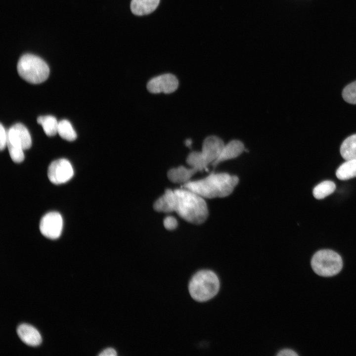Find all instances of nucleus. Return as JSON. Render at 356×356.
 Listing matches in <instances>:
<instances>
[{"label":"nucleus","mask_w":356,"mask_h":356,"mask_svg":"<svg viewBox=\"0 0 356 356\" xmlns=\"http://www.w3.org/2000/svg\"><path fill=\"white\" fill-rule=\"evenodd\" d=\"M224 145L222 139L216 135H210L204 139L201 152L208 166L216 161Z\"/></svg>","instance_id":"nucleus-10"},{"label":"nucleus","mask_w":356,"mask_h":356,"mask_svg":"<svg viewBox=\"0 0 356 356\" xmlns=\"http://www.w3.org/2000/svg\"><path fill=\"white\" fill-rule=\"evenodd\" d=\"M7 145L21 147L24 150L31 147L32 140L30 134L23 124H14L7 131Z\"/></svg>","instance_id":"nucleus-9"},{"label":"nucleus","mask_w":356,"mask_h":356,"mask_svg":"<svg viewBox=\"0 0 356 356\" xmlns=\"http://www.w3.org/2000/svg\"><path fill=\"white\" fill-rule=\"evenodd\" d=\"M163 224L166 229L172 230L175 229L178 227V222L174 217L168 216L164 219Z\"/></svg>","instance_id":"nucleus-24"},{"label":"nucleus","mask_w":356,"mask_h":356,"mask_svg":"<svg viewBox=\"0 0 356 356\" xmlns=\"http://www.w3.org/2000/svg\"><path fill=\"white\" fill-rule=\"evenodd\" d=\"M336 175L341 180L356 177V160H348L337 170Z\"/></svg>","instance_id":"nucleus-16"},{"label":"nucleus","mask_w":356,"mask_h":356,"mask_svg":"<svg viewBox=\"0 0 356 356\" xmlns=\"http://www.w3.org/2000/svg\"><path fill=\"white\" fill-rule=\"evenodd\" d=\"M17 69L19 76L34 84L45 81L49 74L47 64L41 58L31 54H25L19 59Z\"/></svg>","instance_id":"nucleus-4"},{"label":"nucleus","mask_w":356,"mask_h":356,"mask_svg":"<svg viewBox=\"0 0 356 356\" xmlns=\"http://www.w3.org/2000/svg\"><path fill=\"white\" fill-rule=\"evenodd\" d=\"M17 334L21 341L27 345L37 346L42 342L39 331L31 325L22 323L17 328Z\"/></svg>","instance_id":"nucleus-12"},{"label":"nucleus","mask_w":356,"mask_h":356,"mask_svg":"<svg viewBox=\"0 0 356 356\" xmlns=\"http://www.w3.org/2000/svg\"><path fill=\"white\" fill-rule=\"evenodd\" d=\"M116 351L110 348L104 350L98 355L99 356H116Z\"/></svg>","instance_id":"nucleus-27"},{"label":"nucleus","mask_w":356,"mask_h":356,"mask_svg":"<svg viewBox=\"0 0 356 356\" xmlns=\"http://www.w3.org/2000/svg\"><path fill=\"white\" fill-rule=\"evenodd\" d=\"M311 266L317 275L330 277L340 272L343 267V262L340 255L334 251L322 249L312 256Z\"/></svg>","instance_id":"nucleus-5"},{"label":"nucleus","mask_w":356,"mask_h":356,"mask_svg":"<svg viewBox=\"0 0 356 356\" xmlns=\"http://www.w3.org/2000/svg\"><path fill=\"white\" fill-rule=\"evenodd\" d=\"M0 149L3 150L7 146V134L2 125L0 124Z\"/></svg>","instance_id":"nucleus-25"},{"label":"nucleus","mask_w":356,"mask_h":356,"mask_svg":"<svg viewBox=\"0 0 356 356\" xmlns=\"http://www.w3.org/2000/svg\"><path fill=\"white\" fill-rule=\"evenodd\" d=\"M238 177L227 173L212 172L207 177L182 185L203 198H223L230 195L239 183Z\"/></svg>","instance_id":"nucleus-1"},{"label":"nucleus","mask_w":356,"mask_h":356,"mask_svg":"<svg viewBox=\"0 0 356 356\" xmlns=\"http://www.w3.org/2000/svg\"><path fill=\"white\" fill-rule=\"evenodd\" d=\"M62 228L63 220L59 213L49 212L41 220L40 231L46 238L51 239L58 238L61 234Z\"/></svg>","instance_id":"nucleus-7"},{"label":"nucleus","mask_w":356,"mask_h":356,"mask_svg":"<svg viewBox=\"0 0 356 356\" xmlns=\"http://www.w3.org/2000/svg\"><path fill=\"white\" fill-rule=\"evenodd\" d=\"M7 146L8 148L10 156L14 162L19 163L24 160L23 149L9 145Z\"/></svg>","instance_id":"nucleus-23"},{"label":"nucleus","mask_w":356,"mask_h":356,"mask_svg":"<svg viewBox=\"0 0 356 356\" xmlns=\"http://www.w3.org/2000/svg\"><path fill=\"white\" fill-rule=\"evenodd\" d=\"M178 86L177 77L170 73L162 74L150 79L147 84L148 90L152 93H171Z\"/></svg>","instance_id":"nucleus-8"},{"label":"nucleus","mask_w":356,"mask_h":356,"mask_svg":"<svg viewBox=\"0 0 356 356\" xmlns=\"http://www.w3.org/2000/svg\"><path fill=\"white\" fill-rule=\"evenodd\" d=\"M220 287L217 274L210 270H201L191 278L188 290L192 298L198 302L207 301L218 293Z\"/></svg>","instance_id":"nucleus-3"},{"label":"nucleus","mask_w":356,"mask_h":356,"mask_svg":"<svg viewBox=\"0 0 356 356\" xmlns=\"http://www.w3.org/2000/svg\"><path fill=\"white\" fill-rule=\"evenodd\" d=\"M336 188L332 181L326 180L317 184L313 190V195L317 199H321L332 193Z\"/></svg>","instance_id":"nucleus-19"},{"label":"nucleus","mask_w":356,"mask_h":356,"mask_svg":"<svg viewBox=\"0 0 356 356\" xmlns=\"http://www.w3.org/2000/svg\"><path fill=\"white\" fill-rule=\"evenodd\" d=\"M74 171L70 162L65 159L56 160L50 163L47 176L49 180L55 184L69 181L73 176Z\"/></svg>","instance_id":"nucleus-6"},{"label":"nucleus","mask_w":356,"mask_h":356,"mask_svg":"<svg viewBox=\"0 0 356 356\" xmlns=\"http://www.w3.org/2000/svg\"><path fill=\"white\" fill-rule=\"evenodd\" d=\"M340 153L345 160H356V134L351 135L342 143Z\"/></svg>","instance_id":"nucleus-17"},{"label":"nucleus","mask_w":356,"mask_h":356,"mask_svg":"<svg viewBox=\"0 0 356 356\" xmlns=\"http://www.w3.org/2000/svg\"><path fill=\"white\" fill-rule=\"evenodd\" d=\"M245 149L244 145L241 141L232 140L225 144L220 156L212 166L216 167L222 162L236 158L240 156Z\"/></svg>","instance_id":"nucleus-11"},{"label":"nucleus","mask_w":356,"mask_h":356,"mask_svg":"<svg viewBox=\"0 0 356 356\" xmlns=\"http://www.w3.org/2000/svg\"><path fill=\"white\" fill-rule=\"evenodd\" d=\"M197 172L194 168H187L182 166L169 170L167 177L172 182L183 185L189 181L192 177Z\"/></svg>","instance_id":"nucleus-13"},{"label":"nucleus","mask_w":356,"mask_h":356,"mask_svg":"<svg viewBox=\"0 0 356 356\" xmlns=\"http://www.w3.org/2000/svg\"><path fill=\"white\" fill-rule=\"evenodd\" d=\"M184 143L186 146L190 147L192 143V141L190 139H187L185 140Z\"/></svg>","instance_id":"nucleus-28"},{"label":"nucleus","mask_w":356,"mask_h":356,"mask_svg":"<svg viewBox=\"0 0 356 356\" xmlns=\"http://www.w3.org/2000/svg\"><path fill=\"white\" fill-rule=\"evenodd\" d=\"M57 133L63 138L71 141L77 138V134L71 123L67 120L58 122Z\"/></svg>","instance_id":"nucleus-21"},{"label":"nucleus","mask_w":356,"mask_h":356,"mask_svg":"<svg viewBox=\"0 0 356 356\" xmlns=\"http://www.w3.org/2000/svg\"><path fill=\"white\" fill-rule=\"evenodd\" d=\"M37 121L39 124L42 125L45 134L47 136H54L57 133L58 122L54 117L39 116Z\"/></svg>","instance_id":"nucleus-18"},{"label":"nucleus","mask_w":356,"mask_h":356,"mask_svg":"<svg viewBox=\"0 0 356 356\" xmlns=\"http://www.w3.org/2000/svg\"><path fill=\"white\" fill-rule=\"evenodd\" d=\"M174 191L169 188L155 201L153 208L157 212L168 213L174 212Z\"/></svg>","instance_id":"nucleus-14"},{"label":"nucleus","mask_w":356,"mask_h":356,"mask_svg":"<svg viewBox=\"0 0 356 356\" xmlns=\"http://www.w3.org/2000/svg\"><path fill=\"white\" fill-rule=\"evenodd\" d=\"M186 161L190 167L194 168L198 172H202L207 169L208 166L201 151L191 152L187 156Z\"/></svg>","instance_id":"nucleus-20"},{"label":"nucleus","mask_w":356,"mask_h":356,"mask_svg":"<svg viewBox=\"0 0 356 356\" xmlns=\"http://www.w3.org/2000/svg\"><path fill=\"white\" fill-rule=\"evenodd\" d=\"M174 212L185 221L195 224L204 223L209 216L205 198L183 187L174 189Z\"/></svg>","instance_id":"nucleus-2"},{"label":"nucleus","mask_w":356,"mask_h":356,"mask_svg":"<svg viewBox=\"0 0 356 356\" xmlns=\"http://www.w3.org/2000/svg\"><path fill=\"white\" fill-rule=\"evenodd\" d=\"M277 355L279 356H296L298 355L296 352H295L293 350L289 349H284L279 351Z\"/></svg>","instance_id":"nucleus-26"},{"label":"nucleus","mask_w":356,"mask_h":356,"mask_svg":"<svg viewBox=\"0 0 356 356\" xmlns=\"http://www.w3.org/2000/svg\"><path fill=\"white\" fill-rule=\"evenodd\" d=\"M159 2L160 0H132L131 10L136 15H147L156 9Z\"/></svg>","instance_id":"nucleus-15"},{"label":"nucleus","mask_w":356,"mask_h":356,"mask_svg":"<svg viewBox=\"0 0 356 356\" xmlns=\"http://www.w3.org/2000/svg\"><path fill=\"white\" fill-rule=\"evenodd\" d=\"M342 96L346 102L356 104V81L350 84L344 88Z\"/></svg>","instance_id":"nucleus-22"}]
</instances>
